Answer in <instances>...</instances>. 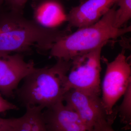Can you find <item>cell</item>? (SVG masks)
<instances>
[{"mask_svg": "<svg viewBox=\"0 0 131 131\" xmlns=\"http://www.w3.org/2000/svg\"><path fill=\"white\" fill-rule=\"evenodd\" d=\"M68 29L45 28L23 14L0 9V54L30 51L35 46L39 51H50L62 37L70 33Z\"/></svg>", "mask_w": 131, "mask_h": 131, "instance_id": "6da1fadb", "label": "cell"}, {"mask_svg": "<svg viewBox=\"0 0 131 131\" xmlns=\"http://www.w3.org/2000/svg\"><path fill=\"white\" fill-rule=\"evenodd\" d=\"M115 4L99 20L93 25L77 28L62 37L50 50V56L65 61L104 46L110 40L122 37L131 31V26L117 28L114 26Z\"/></svg>", "mask_w": 131, "mask_h": 131, "instance_id": "7a4b0ae2", "label": "cell"}, {"mask_svg": "<svg viewBox=\"0 0 131 131\" xmlns=\"http://www.w3.org/2000/svg\"><path fill=\"white\" fill-rule=\"evenodd\" d=\"M103 46L79 55L71 60L67 75V91L75 89L100 96L101 61Z\"/></svg>", "mask_w": 131, "mask_h": 131, "instance_id": "5b68a950", "label": "cell"}, {"mask_svg": "<svg viewBox=\"0 0 131 131\" xmlns=\"http://www.w3.org/2000/svg\"><path fill=\"white\" fill-rule=\"evenodd\" d=\"M42 115L48 131H92L63 101L46 108Z\"/></svg>", "mask_w": 131, "mask_h": 131, "instance_id": "9c48e42d", "label": "cell"}, {"mask_svg": "<svg viewBox=\"0 0 131 131\" xmlns=\"http://www.w3.org/2000/svg\"><path fill=\"white\" fill-rule=\"evenodd\" d=\"M101 59L106 64V69L101 98L109 119L113 123L117 117L114 112V106L131 84V62L124 50L111 62L103 58Z\"/></svg>", "mask_w": 131, "mask_h": 131, "instance_id": "277c9868", "label": "cell"}, {"mask_svg": "<svg viewBox=\"0 0 131 131\" xmlns=\"http://www.w3.org/2000/svg\"><path fill=\"white\" fill-rule=\"evenodd\" d=\"M112 124L105 119L101 120L94 127L93 131H115L112 126Z\"/></svg>", "mask_w": 131, "mask_h": 131, "instance_id": "2e32d148", "label": "cell"}, {"mask_svg": "<svg viewBox=\"0 0 131 131\" xmlns=\"http://www.w3.org/2000/svg\"><path fill=\"white\" fill-rule=\"evenodd\" d=\"M19 121V118H0V131H16Z\"/></svg>", "mask_w": 131, "mask_h": 131, "instance_id": "9a60e30c", "label": "cell"}, {"mask_svg": "<svg viewBox=\"0 0 131 131\" xmlns=\"http://www.w3.org/2000/svg\"><path fill=\"white\" fill-rule=\"evenodd\" d=\"M63 101L80 116L91 131L101 120L109 119L100 96L75 89H70L64 95Z\"/></svg>", "mask_w": 131, "mask_h": 131, "instance_id": "8992f818", "label": "cell"}, {"mask_svg": "<svg viewBox=\"0 0 131 131\" xmlns=\"http://www.w3.org/2000/svg\"><path fill=\"white\" fill-rule=\"evenodd\" d=\"M4 1H5V0H0V9L3 7Z\"/></svg>", "mask_w": 131, "mask_h": 131, "instance_id": "ac0fdd59", "label": "cell"}, {"mask_svg": "<svg viewBox=\"0 0 131 131\" xmlns=\"http://www.w3.org/2000/svg\"><path fill=\"white\" fill-rule=\"evenodd\" d=\"M33 20L45 28H58L67 22V14L60 0H33Z\"/></svg>", "mask_w": 131, "mask_h": 131, "instance_id": "30bf717a", "label": "cell"}, {"mask_svg": "<svg viewBox=\"0 0 131 131\" xmlns=\"http://www.w3.org/2000/svg\"><path fill=\"white\" fill-rule=\"evenodd\" d=\"M28 0H5L8 9L17 13L24 14V9Z\"/></svg>", "mask_w": 131, "mask_h": 131, "instance_id": "5bb4252c", "label": "cell"}, {"mask_svg": "<svg viewBox=\"0 0 131 131\" xmlns=\"http://www.w3.org/2000/svg\"><path fill=\"white\" fill-rule=\"evenodd\" d=\"M25 113L20 117L16 131H48L41 107H26Z\"/></svg>", "mask_w": 131, "mask_h": 131, "instance_id": "8fae6325", "label": "cell"}, {"mask_svg": "<svg viewBox=\"0 0 131 131\" xmlns=\"http://www.w3.org/2000/svg\"><path fill=\"white\" fill-rule=\"evenodd\" d=\"M114 26L117 28L126 26L125 24L131 18V0H118L116 3Z\"/></svg>", "mask_w": 131, "mask_h": 131, "instance_id": "4fadbf2b", "label": "cell"}, {"mask_svg": "<svg viewBox=\"0 0 131 131\" xmlns=\"http://www.w3.org/2000/svg\"><path fill=\"white\" fill-rule=\"evenodd\" d=\"M36 68L34 62L25 61L21 53L0 54V92L13 96L20 82Z\"/></svg>", "mask_w": 131, "mask_h": 131, "instance_id": "52a82bcc", "label": "cell"}, {"mask_svg": "<svg viewBox=\"0 0 131 131\" xmlns=\"http://www.w3.org/2000/svg\"><path fill=\"white\" fill-rule=\"evenodd\" d=\"M118 0H84L72 8L67 14L66 28H77L96 23L107 13Z\"/></svg>", "mask_w": 131, "mask_h": 131, "instance_id": "ba28073f", "label": "cell"}, {"mask_svg": "<svg viewBox=\"0 0 131 131\" xmlns=\"http://www.w3.org/2000/svg\"><path fill=\"white\" fill-rule=\"evenodd\" d=\"M84 0H80V2H83V1H84Z\"/></svg>", "mask_w": 131, "mask_h": 131, "instance_id": "d6986e66", "label": "cell"}, {"mask_svg": "<svg viewBox=\"0 0 131 131\" xmlns=\"http://www.w3.org/2000/svg\"><path fill=\"white\" fill-rule=\"evenodd\" d=\"M71 64V61L58 59L50 67L36 68L24 78L18 90L20 100L26 107L38 106L43 109L63 101Z\"/></svg>", "mask_w": 131, "mask_h": 131, "instance_id": "3957f363", "label": "cell"}, {"mask_svg": "<svg viewBox=\"0 0 131 131\" xmlns=\"http://www.w3.org/2000/svg\"><path fill=\"white\" fill-rule=\"evenodd\" d=\"M18 109V107L15 105L5 100L0 94V113L8 110Z\"/></svg>", "mask_w": 131, "mask_h": 131, "instance_id": "e0dca14e", "label": "cell"}, {"mask_svg": "<svg viewBox=\"0 0 131 131\" xmlns=\"http://www.w3.org/2000/svg\"><path fill=\"white\" fill-rule=\"evenodd\" d=\"M123 96L122 103L116 108H114V112L117 116L118 115L121 122L125 125L124 129L129 130L131 127V84Z\"/></svg>", "mask_w": 131, "mask_h": 131, "instance_id": "7c38bea8", "label": "cell"}]
</instances>
